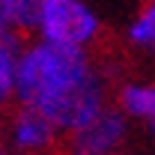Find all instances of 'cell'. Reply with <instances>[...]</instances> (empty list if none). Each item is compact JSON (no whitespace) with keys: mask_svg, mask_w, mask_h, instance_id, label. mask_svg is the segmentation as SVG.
<instances>
[{"mask_svg":"<svg viewBox=\"0 0 155 155\" xmlns=\"http://www.w3.org/2000/svg\"><path fill=\"white\" fill-rule=\"evenodd\" d=\"M114 98L110 78L93 51L57 48L45 42H24L15 69V107L45 116L60 137L78 134Z\"/></svg>","mask_w":155,"mask_h":155,"instance_id":"obj_1","label":"cell"},{"mask_svg":"<svg viewBox=\"0 0 155 155\" xmlns=\"http://www.w3.org/2000/svg\"><path fill=\"white\" fill-rule=\"evenodd\" d=\"M33 36L57 48L93 51L101 39V15L90 0H42Z\"/></svg>","mask_w":155,"mask_h":155,"instance_id":"obj_2","label":"cell"},{"mask_svg":"<svg viewBox=\"0 0 155 155\" xmlns=\"http://www.w3.org/2000/svg\"><path fill=\"white\" fill-rule=\"evenodd\" d=\"M128 131H131V122L110 101L93 122H87L78 134L69 137V149L81 155H116L125 152L122 146L128 140Z\"/></svg>","mask_w":155,"mask_h":155,"instance_id":"obj_3","label":"cell"},{"mask_svg":"<svg viewBox=\"0 0 155 155\" xmlns=\"http://www.w3.org/2000/svg\"><path fill=\"white\" fill-rule=\"evenodd\" d=\"M60 140V131L33 110L15 107L6 119V146L15 155H57Z\"/></svg>","mask_w":155,"mask_h":155,"instance_id":"obj_4","label":"cell"},{"mask_svg":"<svg viewBox=\"0 0 155 155\" xmlns=\"http://www.w3.org/2000/svg\"><path fill=\"white\" fill-rule=\"evenodd\" d=\"M110 101L128 122H143L155 137V81H122Z\"/></svg>","mask_w":155,"mask_h":155,"instance_id":"obj_5","label":"cell"},{"mask_svg":"<svg viewBox=\"0 0 155 155\" xmlns=\"http://www.w3.org/2000/svg\"><path fill=\"white\" fill-rule=\"evenodd\" d=\"M24 48V39L0 30V104L12 101V87H15V69H18V57Z\"/></svg>","mask_w":155,"mask_h":155,"instance_id":"obj_6","label":"cell"},{"mask_svg":"<svg viewBox=\"0 0 155 155\" xmlns=\"http://www.w3.org/2000/svg\"><path fill=\"white\" fill-rule=\"evenodd\" d=\"M0 6H3V24L9 33H15L21 39L33 33L42 0H0Z\"/></svg>","mask_w":155,"mask_h":155,"instance_id":"obj_7","label":"cell"},{"mask_svg":"<svg viewBox=\"0 0 155 155\" xmlns=\"http://www.w3.org/2000/svg\"><path fill=\"white\" fill-rule=\"evenodd\" d=\"M125 39L137 51H155V9L140 6V12L125 27Z\"/></svg>","mask_w":155,"mask_h":155,"instance_id":"obj_8","label":"cell"},{"mask_svg":"<svg viewBox=\"0 0 155 155\" xmlns=\"http://www.w3.org/2000/svg\"><path fill=\"white\" fill-rule=\"evenodd\" d=\"M57 155H81V152H72V149H69V146H66V149H60ZM116 155H128V152H116Z\"/></svg>","mask_w":155,"mask_h":155,"instance_id":"obj_9","label":"cell"},{"mask_svg":"<svg viewBox=\"0 0 155 155\" xmlns=\"http://www.w3.org/2000/svg\"><path fill=\"white\" fill-rule=\"evenodd\" d=\"M0 30H6V24H3V6H0Z\"/></svg>","mask_w":155,"mask_h":155,"instance_id":"obj_10","label":"cell"},{"mask_svg":"<svg viewBox=\"0 0 155 155\" xmlns=\"http://www.w3.org/2000/svg\"><path fill=\"white\" fill-rule=\"evenodd\" d=\"M143 6H149V9H155V0H143Z\"/></svg>","mask_w":155,"mask_h":155,"instance_id":"obj_11","label":"cell"},{"mask_svg":"<svg viewBox=\"0 0 155 155\" xmlns=\"http://www.w3.org/2000/svg\"><path fill=\"white\" fill-rule=\"evenodd\" d=\"M0 155H9V152H6V149H3V146H0Z\"/></svg>","mask_w":155,"mask_h":155,"instance_id":"obj_12","label":"cell"}]
</instances>
